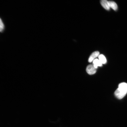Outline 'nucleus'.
Wrapping results in <instances>:
<instances>
[{
	"instance_id": "obj_3",
	"label": "nucleus",
	"mask_w": 127,
	"mask_h": 127,
	"mask_svg": "<svg viewBox=\"0 0 127 127\" xmlns=\"http://www.w3.org/2000/svg\"><path fill=\"white\" fill-rule=\"evenodd\" d=\"M99 55V53L98 51L94 52L92 53L90 56L88 61L89 63H91L96 58L98 57Z\"/></svg>"
},
{
	"instance_id": "obj_2",
	"label": "nucleus",
	"mask_w": 127,
	"mask_h": 127,
	"mask_svg": "<svg viewBox=\"0 0 127 127\" xmlns=\"http://www.w3.org/2000/svg\"><path fill=\"white\" fill-rule=\"evenodd\" d=\"M86 71L89 74L93 75L96 73V68L94 67L93 64H90L87 67Z\"/></svg>"
},
{
	"instance_id": "obj_6",
	"label": "nucleus",
	"mask_w": 127,
	"mask_h": 127,
	"mask_svg": "<svg viewBox=\"0 0 127 127\" xmlns=\"http://www.w3.org/2000/svg\"><path fill=\"white\" fill-rule=\"evenodd\" d=\"M108 1L110 7L111 8L115 11L118 8V6L117 4L113 1Z\"/></svg>"
},
{
	"instance_id": "obj_7",
	"label": "nucleus",
	"mask_w": 127,
	"mask_h": 127,
	"mask_svg": "<svg viewBox=\"0 0 127 127\" xmlns=\"http://www.w3.org/2000/svg\"><path fill=\"white\" fill-rule=\"evenodd\" d=\"M118 88L121 90L127 92V83L123 82L120 83Z\"/></svg>"
},
{
	"instance_id": "obj_4",
	"label": "nucleus",
	"mask_w": 127,
	"mask_h": 127,
	"mask_svg": "<svg viewBox=\"0 0 127 127\" xmlns=\"http://www.w3.org/2000/svg\"><path fill=\"white\" fill-rule=\"evenodd\" d=\"M101 4L105 9L107 10L110 9L108 1L106 0H101L100 1Z\"/></svg>"
},
{
	"instance_id": "obj_8",
	"label": "nucleus",
	"mask_w": 127,
	"mask_h": 127,
	"mask_svg": "<svg viewBox=\"0 0 127 127\" xmlns=\"http://www.w3.org/2000/svg\"><path fill=\"white\" fill-rule=\"evenodd\" d=\"M99 59L102 64H104L107 62L106 59L104 55H99L98 56Z\"/></svg>"
},
{
	"instance_id": "obj_5",
	"label": "nucleus",
	"mask_w": 127,
	"mask_h": 127,
	"mask_svg": "<svg viewBox=\"0 0 127 127\" xmlns=\"http://www.w3.org/2000/svg\"><path fill=\"white\" fill-rule=\"evenodd\" d=\"M93 63L94 66L96 69L98 67H101L102 65V64L99 60L97 59H95L93 61Z\"/></svg>"
},
{
	"instance_id": "obj_9",
	"label": "nucleus",
	"mask_w": 127,
	"mask_h": 127,
	"mask_svg": "<svg viewBox=\"0 0 127 127\" xmlns=\"http://www.w3.org/2000/svg\"><path fill=\"white\" fill-rule=\"evenodd\" d=\"M0 31L1 32H2L4 31V23L1 19L0 21Z\"/></svg>"
},
{
	"instance_id": "obj_1",
	"label": "nucleus",
	"mask_w": 127,
	"mask_h": 127,
	"mask_svg": "<svg viewBox=\"0 0 127 127\" xmlns=\"http://www.w3.org/2000/svg\"><path fill=\"white\" fill-rule=\"evenodd\" d=\"M127 92L118 88L115 91V95L118 99H121L126 95Z\"/></svg>"
}]
</instances>
